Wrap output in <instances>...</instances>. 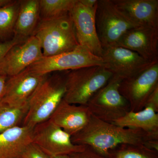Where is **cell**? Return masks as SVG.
<instances>
[{
    "label": "cell",
    "instance_id": "1",
    "mask_svg": "<svg viewBox=\"0 0 158 158\" xmlns=\"http://www.w3.org/2000/svg\"><path fill=\"white\" fill-rule=\"evenodd\" d=\"M74 144L88 146L107 157L109 152L122 144L143 145L158 151V136L140 129L120 127L92 115L88 124L71 136Z\"/></svg>",
    "mask_w": 158,
    "mask_h": 158
},
{
    "label": "cell",
    "instance_id": "2",
    "mask_svg": "<svg viewBox=\"0 0 158 158\" xmlns=\"http://www.w3.org/2000/svg\"><path fill=\"white\" fill-rule=\"evenodd\" d=\"M67 71L48 76L40 84L29 100L22 126L34 128L50 118L65 96Z\"/></svg>",
    "mask_w": 158,
    "mask_h": 158
},
{
    "label": "cell",
    "instance_id": "3",
    "mask_svg": "<svg viewBox=\"0 0 158 158\" xmlns=\"http://www.w3.org/2000/svg\"><path fill=\"white\" fill-rule=\"evenodd\" d=\"M33 35L39 40L44 57L70 52L79 45L70 12L54 19L40 20Z\"/></svg>",
    "mask_w": 158,
    "mask_h": 158
},
{
    "label": "cell",
    "instance_id": "4",
    "mask_svg": "<svg viewBox=\"0 0 158 158\" xmlns=\"http://www.w3.org/2000/svg\"><path fill=\"white\" fill-rule=\"evenodd\" d=\"M113 75L103 66H88L68 71L63 99L71 104L87 106L90 99L106 85Z\"/></svg>",
    "mask_w": 158,
    "mask_h": 158
},
{
    "label": "cell",
    "instance_id": "5",
    "mask_svg": "<svg viewBox=\"0 0 158 158\" xmlns=\"http://www.w3.org/2000/svg\"><path fill=\"white\" fill-rule=\"evenodd\" d=\"M122 80L113 75L106 85L90 99L86 106L93 116L113 123L131 111L129 103L118 90Z\"/></svg>",
    "mask_w": 158,
    "mask_h": 158
},
{
    "label": "cell",
    "instance_id": "6",
    "mask_svg": "<svg viewBox=\"0 0 158 158\" xmlns=\"http://www.w3.org/2000/svg\"><path fill=\"white\" fill-rule=\"evenodd\" d=\"M95 19L103 48L116 45L127 32L137 27L122 14L112 0H98Z\"/></svg>",
    "mask_w": 158,
    "mask_h": 158
},
{
    "label": "cell",
    "instance_id": "7",
    "mask_svg": "<svg viewBox=\"0 0 158 158\" xmlns=\"http://www.w3.org/2000/svg\"><path fill=\"white\" fill-rule=\"evenodd\" d=\"M92 66H103L102 59L94 55L85 47L79 45L70 52L52 56L43 57L27 69L41 74H49L52 72L67 71Z\"/></svg>",
    "mask_w": 158,
    "mask_h": 158
},
{
    "label": "cell",
    "instance_id": "8",
    "mask_svg": "<svg viewBox=\"0 0 158 158\" xmlns=\"http://www.w3.org/2000/svg\"><path fill=\"white\" fill-rule=\"evenodd\" d=\"M32 143L50 157L83 151L86 146L74 144L71 136L50 119L34 128Z\"/></svg>",
    "mask_w": 158,
    "mask_h": 158
},
{
    "label": "cell",
    "instance_id": "9",
    "mask_svg": "<svg viewBox=\"0 0 158 158\" xmlns=\"http://www.w3.org/2000/svg\"><path fill=\"white\" fill-rule=\"evenodd\" d=\"M158 88V62L137 75L123 80L119 92L129 103L132 112L144 109L148 98Z\"/></svg>",
    "mask_w": 158,
    "mask_h": 158
},
{
    "label": "cell",
    "instance_id": "10",
    "mask_svg": "<svg viewBox=\"0 0 158 158\" xmlns=\"http://www.w3.org/2000/svg\"><path fill=\"white\" fill-rule=\"evenodd\" d=\"M103 49V66L123 80L137 75L158 62L148 61L135 52L118 46Z\"/></svg>",
    "mask_w": 158,
    "mask_h": 158
},
{
    "label": "cell",
    "instance_id": "11",
    "mask_svg": "<svg viewBox=\"0 0 158 158\" xmlns=\"http://www.w3.org/2000/svg\"><path fill=\"white\" fill-rule=\"evenodd\" d=\"M43 57L39 40L32 35L13 47L0 61V74L16 75Z\"/></svg>",
    "mask_w": 158,
    "mask_h": 158
},
{
    "label": "cell",
    "instance_id": "12",
    "mask_svg": "<svg viewBox=\"0 0 158 158\" xmlns=\"http://www.w3.org/2000/svg\"><path fill=\"white\" fill-rule=\"evenodd\" d=\"M95 12L82 5L79 0H77L70 11L79 45L101 57L103 49L97 33Z\"/></svg>",
    "mask_w": 158,
    "mask_h": 158
},
{
    "label": "cell",
    "instance_id": "13",
    "mask_svg": "<svg viewBox=\"0 0 158 158\" xmlns=\"http://www.w3.org/2000/svg\"><path fill=\"white\" fill-rule=\"evenodd\" d=\"M48 75L26 69L16 75L9 77L6 93L1 101L15 106L27 104L34 91Z\"/></svg>",
    "mask_w": 158,
    "mask_h": 158
},
{
    "label": "cell",
    "instance_id": "14",
    "mask_svg": "<svg viewBox=\"0 0 158 158\" xmlns=\"http://www.w3.org/2000/svg\"><path fill=\"white\" fill-rule=\"evenodd\" d=\"M115 46L135 52L148 61H158V27H137L130 29Z\"/></svg>",
    "mask_w": 158,
    "mask_h": 158
},
{
    "label": "cell",
    "instance_id": "15",
    "mask_svg": "<svg viewBox=\"0 0 158 158\" xmlns=\"http://www.w3.org/2000/svg\"><path fill=\"white\" fill-rule=\"evenodd\" d=\"M117 9L137 27H158V0H112Z\"/></svg>",
    "mask_w": 158,
    "mask_h": 158
},
{
    "label": "cell",
    "instance_id": "16",
    "mask_svg": "<svg viewBox=\"0 0 158 158\" xmlns=\"http://www.w3.org/2000/svg\"><path fill=\"white\" fill-rule=\"evenodd\" d=\"M91 116L87 106L71 104L63 99L49 119L72 136L88 124Z\"/></svg>",
    "mask_w": 158,
    "mask_h": 158
},
{
    "label": "cell",
    "instance_id": "17",
    "mask_svg": "<svg viewBox=\"0 0 158 158\" xmlns=\"http://www.w3.org/2000/svg\"><path fill=\"white\" fill-rule=\"evenodd\" d=\"M33 129L19 126L0 133V158H21L32 142Z\"/></svg>",
    "mask_w": 158,
    "mask_h": 158
},
{
    "label": "cell",
    "instance_id": "18",
    "mask_svg": "<svg viewBox=\"0 0 158 158\" xmlns=\"http://www.w3.org/2000/svg\"><path fill=\"white\" fill-rule=\"evenodd\" d=\"M40 20L39 0H21L13 37L26 40L33 35Z\"/></svg>",
    "mask_w": 158,
    "mask_h": 158
},
{
    "label": "cell",
    "instance_id": "19",
    "mask_svg": "<svg viewBox=\"0 0 158 158\" xmlns=\"http://www.w3.org/2000/svg\"><path fill=\"white\" fill-rule=\"evenodd\" d=\"M113 124L122 127L141 130L158 136V114L149 107H144L138 112L130 111Z\"/></svg>",
    "mask_w": 158,
    "mask_h": 158
},
{
    "label": "cell",
    "instance_id": "20",
    "mask_svg": "<svg viewBox=\"0 0 158 158\" xmlns=\"http://www.w3.org/2000/svg\"><path fill=\"white\" fill-rule=\"evenodd\" d=\"M28 110V103L20 106L0 102V133L19 126Z\"/></svg>",
    "mask_w": 158,
    "mask_h": 158
},
{
    "label": "cell",
    "instance_id": "21",
    "mask_svg": "<svg viewBox=\"0 0 158 158\" xmlns=\"http://www.w3.org/2000/svg\"><path fill=\"white\" fill-rule=\"evenodd\" d=\"M77 0H39L40 20L54 19L69 13Z\"/></svg>",
    "mask_w": 158,
    "mask_h": 158
},
{
    "label": "cell",
    "instance_id": "22",
    "mask_svg": "<svg viewBox=\"0 0 158 158\" xmlns=\"http://www.w3.org/2000/svg\"><path fill=\"white\" fill-rule=\"evenodd\" d=\"M19 4L20 1H13L0 8V40H6L14 35Z\"/></svg>",
    "mask_w": 158,
    "mask_h": 158
},
{
    "label": "cell",
    "instance_id": "23",
    "mask_svg": "<svg viewBox=\"0 0 158 158\" xmlns=\"http://www.w3.org/2000/svg\"><path fill=\"white\" fill-rule=\"evenodd\" d=\"M108 158H158V151L143 145L122 144L109 152Z\"/></svg>",
    "mask_w": 158,
    "mask_h": 158
},
{
    "label": "cell",
    "instance_id": "24",
    "mask_svg": "<svg viewBox=\"0 0 158 158\" xmlns=\"http://www.w3.org/2000/svg\"><path fill=\"white\" fill-rule=\"evenodd\" d=\"M21 158H51L38 146L31 142L27 146Z\"/></svg>",
    "mask_w": 158,
    "mask_h": 158
},
{
    "label": "cell",
    "instance_id": "25",
    "mask_svg": "<svg viewBox=\"0 0 158 158\" xmlns=\"http://www.w3.org/2000/svg\"><path fill=\"white\" fill-rule=\"evenodd\" d=\"M25 41L18 37H13L12 39L9 40L0 41V61L13 47Z\"/></svg>",
    "mask_w": 158,
    "mask_h": 158
},
{
    "label": "cell",
    "instance_id": "26",
    "mask_svg": "<svg viewBox=\"0 0 158 158\" xmlns=\"http://www.w3.org/2000/svg\"><path fill=\"white\" fill-rule=\"evenodd\" d=\"M85 146L83 151L69 155L71 158H108L99 154L89 146Z\"/></svg>",
    "mask_w": 158,
    "mask_h": 158
},
{
    "label": "cell",
    "instance_id": "27",
    "mask_svg": "<svg viewBox=\"0 0 158 158\" xmlns=\"http://www.w3.org/2000/svg\"><path fill=\"white\" fill-rule=\"evenodd\" d=\"M144 107H149L152 108L156 113L158 112V88H156L154 91L148 98Z\"/></svg>",
    "mask_w": 158,
    "mask_h": 158
},
{
    "label": "cell",
    "instance_id": "28",
    "mask_svg": "<svg viewBox=\"0 0 158 158\" xmlns=\"http://www.w3.org/2000/svg\"><path fill=\"white\" fill-rule=\"evenodd\" d=\"M8 77L6 75L0 74V102L2 100L6 93V83Z\"/></svg>",
    "mask_w": 158,
    "mask_h": 158
},
{
    "label": "cell",
    "instance_id": "29",
    "mask_svg": "<svg viewBox=\"0 0 158 158\" xmlns=\"http://www.w3.org/2000/svg\"><path fill=\"white\" fill-rule=\"evenodd\" d=\"M82 5L88 9L96 11L98 0H79Z\"/></svg>",
    "mask_w": 158,
    "mask_h": 158
},
{
    "label": "cell",
    "instance_id": "30",
    "mask_svg": "<svg viewBox=\"0 0 158 158\" xmlns=\"http://www.w3.org/2000/svg\"><path fill=\"white\" fill-rule=\"evenodd\" d=\"M13 1V0H0V8L9 5Z\"/></svg>",
    "mask_w": 158,
    "mask_h": 158
},
{
    "label": "cell",
    "instance_id": "31",
    "mask_svg": "<svg viewBox=\"0 0 158 158\" xmlns=\"http://www.w3.org/2000/svg\"><path fill=\"white\" fill-rule=\"evenodd\" d=\"M51 158H71L70 156L65 155H60L54 156L51 157Z\"/></svg>",
    "mask_w": 158,
    "mask_h": 158
}]
</instances>
